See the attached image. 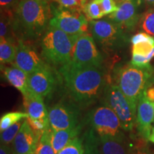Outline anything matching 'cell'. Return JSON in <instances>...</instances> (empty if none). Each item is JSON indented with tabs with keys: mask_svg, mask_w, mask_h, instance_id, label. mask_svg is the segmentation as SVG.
Wrapping results in <instances>:
<instances>
[{
	"mask_svg": "<svg viewBox=\"0 0 154 154\" xmlns=\"http://www.w3.org/2000/svg\"><path fill=\"white\" fill-rule=\"evenodd\" d=\"M14 154H15V153H14Z\"/></svg>",
	"mask_w": 154,
	"mask_h": 154,
	"instance_id": "60d3db41",
	"label": "cell"
},
{
	"mask_svg": "<svg viewBox=\"0 0 154 154\" xmlns=\"http://www.w3.org/2000/svg\"><path fill=\"white\" fill-rule=\"evenodd\" d=\"M16 11L19 24L29 36L39 35L47 27L49 18L47 0H20Z\"/></svg>",
	"mask_w": 154,
	"mask_h": 154,
	"instance_id": "277c9868",
	"label": "cell"
},
{
	"mask_svg": "<svg viewBox=\"0 0 154 154\" xmlns=\"http://www.w3.org/2000/svg\"><path fill=\"white\" fill-rule=\"evenodd\" d=\"M153 82H154V78L153 79Z\"/></svg>",
	"mask_w": 154,
	"mask_h": 154,
	"instance_id": "f35d334b",
	"label": "cell"
},
{
	"mask_svg": "<svg viewBox=\"0 0 154 154\" xmlns=\"http://www.w3.org/2000/svg\"><path fill=\"white\" fill-rule=\"evenodd\" d=\"M82 125L74 128L53 131L51 132V144L56 154H57L61 149L70 143L74 138H76L82 131Z\"/></svg>",
	"mask_w": 154,
	"mask_h": 154,
	"instance_id": "ac0fdd59",
	"label": "cell"
},
{
	"mask_svg": "<svg viewBox=\"0 0 154 154\" xmlns=\"http://www.w3.org/2000/svg\"><path fill=\"white\" fill-rule=\"evenodd\" d=\"M14 149L9 145L1 144L0 146V154H14Z\"/></svg>",
	"mask_w": 154,
	"mask_h": 154,
	"instance_id": "e575fe53",
	"label": "cell"
},
{
	"mask_svg": "<svg viewBox=\"0 0 154 154\" xmlns=\"http://www.w3.org/2000/svg\"><path fill=\"white\" fill-rule=\"evenodd\" d=\"M83 139L76 137L61 149L57 154H84Z\"/></svg>",
	"mask_w": 154,
	"mask_h": 154,
	"instance_id": "4316f807",
	"label": "cell"
},
{
	"mask_svg": "<svg viewBox=\"0 0 154 154\" xmlns=\"http://www.w3.org/2000/svg\"><path fill=\"white\" fill-rule=\"evenodd\" d=\"M22 123L19 121V122L17 123L13 126L9 127L8 128H7L4 131L1 132V136H0L1 144L9 145V144L13 143L15 137L17 136L21 126H22Z\"/></svg>",
	"mask_w": 154,
	"mask_h": 154,
	"instance_id": "484cf974",
	"label": "cell"
},
{
	"mask_svg": "<svg viewBox=\"0 0 154 154\" xmlns=\"http://www.w3.org/2000/svg\"><path fill=\"white\" fill-rule=\"evenodd\" d=\"M24 103L29 118L40 119L49 116L43 98L34 94L30 89L27 95L24 96Z\"/></svg>",
	"mask_w": 154,
	"mask_h": 154,
	"instance_id": "2e32d148",
	"label": "cell"
},
{
	"mask_svg": "<svg viewBox=\"0 0 154 154\" xmlns=\"http://www.w3.org/2000/svg\"><path fill=\"white\" fill-rule=\"evenodd\" d=\"M84 154H101L99 146V136L93 129L86 132L83 139Z\"/></svg>",
	"mask_w": 154,
	"mask_h": 154,
	"instance_id": "44dd1931",
	"label": "cell"
},
{
	"mask_svg": "<svg viewBox=\"0 0 154 154\" xmlns=\"http://www.w3.org/2000/svg\"><path fill=\"white\" fill-rule=\"evenodd\" d=\"M17 52V46L9 39L0 40V61L1 63H13Z\"/></svg>",
	"mask_w": 154,
	"mask_h": 154,
	"instance_id": "ffe728a7",
	"label": "cell"
},
{
	"mask_svg": "<svg viewBox=\"0 0 154 154\" xmlns=\"http://www.w3.org/2000/svg\"><path fill=\"white\" fill-rule=\"evenodd\" d=\"M141 26L146 33L151 36H154V9H151L146 13L142 20Z\"/></svg>",
	"mask_w": 154,
	"mask_h": 154,
	"instance_id": "f1b7e54d",
	"label": "cell"
},
{
	"mask_svg": "<svg viewBox=\"0 0 154 154\" xmlns=\"http://www.w3.org/2000/svg\"><path fill=\"white\" fill-rule=\"evenodd\" d=\"M88 20L79 10L61 9L55 11L49 21L51 26L62 30L72 36H79L88 31Z\"/></svg>",
	"mask_w": 154,
	"mask_h": 154,
	"instance_id": "ba28073f",
	"label": "cell"
},
{
	"mask_svg": "<svg viewBox=\"0 0 154 154\" xmlns=\"http://www.w3.org/2000/svg\"><path fill=\"white\" fill-rule=\"evenodd\" d=\"M49 119L51 129L59 131L78 126L79 111L75 104L58 103L49 108Z\"/></svg>",
	"mask_w": 154,
	"mask_h": 154,
	"instance_id": "9c48e42d",
	"label": "cell"
},
{
	"mask_svg": "<svg viewBox=\"0 0 154 154\" xmlns=\"http://www.w3.org/2000/svg\"><path fill=\"white\" fill-rule=\"evenodd\" d=\"M116 1H121V0H116ZM122 1H123V0H122Z\"/></svg>",
	"mask_w": 154,
	"mask_h": 154,
	"instance_id": "ab89813d",
	"label": "cell"
},
{
	"mask_svg": "<svg viewBox=\"0 0 154 154\" xmlns=\"http://www.w3.org/2000/svg\"><path fill=\"white\" fill-rule=\"evenodd\" d=\"M51 128L42 134L35 154H56L51 144Z\"/></svg>",
	"mask_w": 154,
	"mask_h": 154,
	"instance_id": "603a6c76",
	"label": "cell"
},
{
	"mask_svg": "<svg viewBox=\"0 0 154 154\" xmlns=\"http://www.w3.org/2000/svg\"><path fill=\"white\" fill-rule=\"evenodd\" d=\"M54 86L55 79L47 65L29 75V88L42 98L52 93Z\"/></svg>",
	"mask_w": 154,
	"mask_h": 154,
	"instance_id": "7c38bea8",
	"label": "cell"
},
{
	"mask_svg": "<svg viewBox=\"0 0 154 154\" xmlns=\"http://www.w3.org/2000/svg\"><path fill=\"white\" fill-rule=\"evenodd\" d=\"M42 135L32 129L27 120L22 126L12 143L15 154H35Z\"/></svg>",
	"mask_w": 154,
	"mask_h": 154,
	"instance_id": "30bf717a",
	"label": "cell"
},
{
	"mask_svg": "<svg viewBox=\"0 0 154 154\" xmlns=\"http://www.w3.org/2000/svg\"><path fill=\"white\" fill-rule=\"evenodd\" d=\"M153 75L151 66L137 67L132 64L121 69L118 74L117 86L129 101L134 112Z\"/></svg>",
	"mask_w": 154,
	"mask_h": 154,
	"instance_id": "3957f363",
	"label": "cell"
},
{
	"mask_svg": "<svg viewBox=\"0 0 154 154\" xmlns=\"http://www.w3.org/2000/svg\"><path fill=\"white\" fill-rule=\"evenodd\" d=\"M149 140L150 141H151L152 143H154V128H152L151 136H150V138H149Z\"/></svg>",
	"mask_w": 154,
	"mask_h": 154,
	"instance_id": "d590c367",
	"label": "cell"
},
{
	"mask_svg": "<svg viewBox=\"0 0 154 154\" xmlns=\"http://www.w3.org/2000/svg\"><path fill=\"white\" fill-rule=\"evenodd\" d=\"M154 120V103L144 94L140 96L137 106L136 122L138 131L142 138L149 140L151 134V124Z\"/></svg>",
	"mask_w": 154,
	"mask_h": 154,
	"instance_id": "5bb4252c",
	"label": "cell"
},
{
	"mask_svg": "<svg viewBox=\"0 0 154 154\" xmlns=\"http://www.w3.org/2000/svg\"><path fill=\"white\" fill-rule=\"evenodd\" d=\"M104 105L114 111L121 121L123 129L131 131L134 128L136 114L129 101L117 85L108 86L105 89Z\"/></svg>",
	"mask_w": 154,
	"mask_h": 154,
	"instance_id": "8992f818",
	"label": "cell"
},
{
	"mask_svg": "<svg viewBox=\"0 0 154 154\" xmlns=\"http://www.w3.org/2000/svg\"><path fill=\"white\" fill-rule=\"evenodd\" d=\"M133 154H154V153H147V152H138V153H134L133 152Z\"/></svg>",
	"mask_w": 154,
	"mask_h": 154,
	"instance_id": "8d00e7d4",
	"label": "cell"
},
{
	"mask_svg": "<svg viewBox=\"0 0 154 154\" xmlns=\"http://www.w3.org/2000/svg\"></svg>",
	"mask_w": 154,
	"mask_h": 154,
	"instance_id": "b9f144b4",
	"label": "cell"
},
{
	"mask_svg": "<svg viewBox=\"0 0 154 154\" xmlns=\"http://www.w3.org/2000/svg\"><path fill=\"white\" fill-rule=\"evenodd\" d=\"M4 74L9 84L22 94L23 97L27 95L29 91L27 73L13 64V66L5 69Z\"/></svg>",
	"mask_w": 154,
	"mask_h": 154,
	"instance_id": "e0dca14e",
	"label": "cell"
},
{
	"mask_svg": "<svg viewBox=\"0 0 154 154\" xmlns=\"http://www.w3.org/2000/svg\"><path fill=\"white\" fill-rule=\"evenodd\" d=\"M80 36V35H79ZM79 36H72L50 26L42 40V55L48 62L62 66L72 60L74 44Z\"/></svg>",
	"mask_w": 154,
	"mask_h": 154,
	"instance_id": "7a4b0ae2",
	"label": "cell"
},
{
	"mask_svg": "<svg viewBox=\"0 0 154 154\" xmlns=\"http://www.w3.org/2000/svg\"><path fill=\"white\" fill-rule=\"evenodd\" d=\"M14 65L24 71L29 75L46 66L37 53L22 41L19 42V45L17 46Z\"/></svg>",
	"mask_w": 154,
	"mask_h": 154,
	"instance_id": "4fadbf2b",
	"label": "cell"
},
{
	"mask_svg": "<svg viewBox=\"0 0 154 154\" xmlns=\"http://www.w3.org/2000/svg\"><path fill=\"white\" fill-rule=\"evenodd\" d=\"M71 62L79 66L101 67L102 57L93 36L88 34L78 36L73 47Z\"/></svg>",
	"mask_w": 154,
	"mask_h": 154,
	"instance_id": "52a82bcc",
	"label": "cell"
},
{
	"mask_svg": "<svg viewBox=\"0 0 154 154\" xmlns=\"http://www.w3.org/2000/svg\"><path fill=\"white\" fill-rule=\"evenodd\" d=\"M104 15L111 14L115 12L119 8L114 0H98Z\"/></svg>",
	"mask_w": 154,
	"mask_h": 154,
	"instance_id": "f546056e",
	"label": "cell"
},
{
	"mask_svg": "<svg viewBox=\"0 0 154 154\" xmlns=\"http://www.w3.org/2000/svg\"><path fill=\"white\" fill-rule=\"evenodd\" d=\"M20 0H0V6L2 10H9L17 7Z\"/></svg>",
	"mask_w": 154,
	"mask_h": 154,
	"instance_id": "d6a6232c",
	"label": "cell"
},
{
	"mask_svg": "<svg viewBox=\"0 0 154 154\" xmlns=\"http://www.w3.org/2000/svg\"><path fill=\"white\" fill-rule=\"evenodd\" d=\"M91 129L101 138H125L119 117L106 105L93 109L88 115Z\"/></svg>",
	"mask_w": 154,
	"mask_h": 154,
	"instance_id": "5b68a950",
	"label": "cell"
},
{
	"mask_svg": "<svg viewBox=\"0 0 154 154\" xmlns=\"http://www.w3.org/2000/svg\"><path fill=\"white\" fill-rule=\"evenodd\" d=\"M84 11L86 17L90 19H101L104 16L101 5L98 0H92L84 6Z\"/></svg>",
	"mask_w": 154,
	"mask_h": 154,
	"instance_id": "d4e9b609",
	"label": "cell"
},
{
	"mask_svg": "<svg viewBox=\"0 0 154 154\" xmlns=\"http://www.w3.org/2000/svg\"><path fill=\"white\" fill-rule=\"evenodd\" d=\"M132 54L145 57L151 61L154 57V44L151 42H141L133 45Z\"/></svg>",
	"mask_w": 154,
	"mask_h": 154,
	"instance_id": "cb8c5ba5",
	"label": "cell"
},
{
	"mask_svg": "<svg viewBox=\"0 0 154 154\" xmlns=\"http://www.w3.org/2000/svg\"><path fill=\"white\" fill-rule=\"evenodd\" d=\"M131 42L133 45L141 43V42H151V43L154 44V38L149 34L138 33L133 36Z\"/></svg>",
	"mask_w": 154,
	"mask_h": 154,
	"instance_id": "4dcf8cb0",
	"label": "cell"
},
{
	"mask_svg": "<svg viewBox=\"0 0 154 154\" xmlns=\"http://www.w3.org/2000/svg\"><path fill=\"white\" fill-rule=\"evenodd\" d=\"M144 94L148 99L154 103V82H153V84L151 85L149 84L147 86L144 91Z\"/></svg>",
	"mask_w": 154,
	"mask_h": 154,
	"instance_id": "836d02e7",
	"label": "cell"
},
{
	"mask_svg": "<svg viewBox=\"0 0 154 154\" xmlns=\"http://www.w3.org/2000/svg\"><path fill=\"white\" fill-rule=\"evenodd\" d=\"M92 36L96 42L105 47H113L120 38L121 29L115 23L106 20L91 21Z\"/></svg>",
	"mask_w": 154,
	"mask_h": 154,
	"instance_id": "8fae6325",
	"label": "cell"
},
{
	"mask_svg": "<svg viewBox=\"0 0 154 154\" xmlns=\"http://www.w3.org/2000/svg\"><path fill=\"white\" fill-rule=\"evenodd\" d=\"M145 1L148 2H149V3H153V4H154V0H145Z\"/></svg>",
	"mask_w": 154,
	"mask_h": 154,
	"instance_id": "74e56055",
	"label": "cell"
},
{
	"mask_svg": "<svg viewBox=\"0 0 154 154\" xmlns=\"http://www.w3.org/2000/svg\"><path fill=\"white\" fill-rule=\"evenodd\" d=\"M138 0H123L115 12L109 14V19L121 29H130L137 22Z\"/></svg>",
	"mask_w": 154,
	"mask_h": 154,
	"instance_id": "9a60e30c",
	"label": "cell"
},
{
	"mask_svg": "<svg viewBox=\"0 0 154 154\" xmlns=\"http://www.w3.org/2000/svg\"><path fill=\"white\" fill-rule=\"evenodd\" d=\"M9 20L6 21L5 17L2 15L1 17V23H0V40L2 39H9L7 38V33H8V24Z\"/></svg>",
	"mask_w": 154,
	"mask_h": 154,
	"instance_id": "1f68e13d",
	"label": "cell"
},
{
	"mask_svg": "<svg viewBox=\"0 0 154 154\" xmlns=\"http://www.w3.org/2000/svg\"><path fill=\"white\" fill-rule=\"evenodd\" d=\"M28 118L29 115L26 113L14 111L5 113L0 119V131L2 132L9 127L13 126L19 121H22V119H27Z\"/></svg>",
	"mask_w": 154,
	"mask_h": 154,
	"instance_id": "7402d4cb",
	"label": "cell"
},
{
	"mask_svg": "<svg viewBox=\"0 0 154 154\" xmlns=\"http://www.w3.org/2000/svg\"><path fill=\"white\" fill-rule=\"evenodd\" d=\"M59 73L69 95L81 106L95 102L105 88L104 74L99 67L79 66L70 61Z\"/></svg>",
	"mask_w": 154,
	"mask_h": 154,
	"instance_id": "6da1fadb",
	"label": "cell"
},
{
	"mask_svg": "<svg viewBox=\"0 0 154 154\" xmlns=\"http://www.w3.org/2000/svg\"><path fill=\"white\" fill-rule=\"evenodd\" d=\"M99 146L101 154H133L125 138H101Z\"/></svg>",
	"mask_w": 154,
	"mask_h": 154,
	"instance_id": "d6986e66",
	"label": "cell"
},
{
	"mask_svg": "<svg viewBox=\"0 0 154 154\" xmlns=\"http://www.w3.org/2000/svg\"><path fill=\"white\" fill-rule=\"evenodd\" d=\"M26 120L28 121L29 124L30 126L32 127V129L40 135H42L44 131L51 128L49 116L47 117V118L40 119H33L28 118Z\"/></svg>",
	"mask_w": 154,
	"mask_h": 154,
	"instance_id": "83f0119b",
	"label": "cell"
}]
</instances>
